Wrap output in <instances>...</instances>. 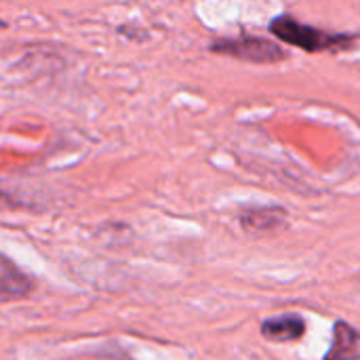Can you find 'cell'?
<instances>
[{"instance_id":"obj_2","label":"cell","mask_w":360,"mask_h":360,"mask_svg":"<svg viewBox=\"0 0 360 360\" xmlns=\"http://www.w3.org/2000/svg\"><path fill=\"white\" fill-rule=\"evenodd\" d=\"M213 53H221V55H232L236 59H245V61H253V63H274L285 59V51L266 40V38H255V36H243V38H234V40H219L215 44H211Z\"/></svg>"},{"instance_id":"obj_6","label":"cell","mask_w":360,"mask_h":360,"mask_svg":"<svg viewBox=\"0 0 360 360\" xmlns=\"http://www.w3.org/2000/svg\"><path fill=\"white\" fill-rule=\"evenodd\" d=\"M285 221V211L276 207H264V209H249L240 215V224L251 232H264L274 230Z\"/></svg>"},{"instance_id":"obj_1","label":"cell","mask_w":360,"mask_h":360,"mask_svg":"<svg viewBox=\"0 0 360 360\" xmlns=\"http://www.w3.org/2000/svg\"><path fill=\"white\" fill-rule=\"evenodd\" d=\"M270 32L293 44V46H300V49H306L310 53H319V51H325V49H335V46H346L350 44L354 38L352 36H342V34H329V32H321L316 27H310V25H304L300 21H295L293 17H278L270 23Z\"/></svg>"},{"instance_id":"obj_5","label":"cell","mask_w":360,"mask_h":360,"mask_svg":"<svg viewBox=\"0 0 360 360\" xmlns=\"http://www.w3.org/2000/svg\"><path fill=\"white\" fill-rule=\"evenodd\" d=\"M325 360H360V333L348 323H338Z\"/></svg>"},{"instance_id":"obj_4","label":"cell","mask_w":360,"mask_h":360,"mask_svg":"<svg viewBox=\"0 0 360 360\" xmlns=\"http://www.w3.org/2000/svg\"><path fill=\"white\" fill-rule=\"evenodd\" d=\"M262 333L270 342H293L306 333V323L300 314H283L264 321Z\"/></svg>"},{"instance_id":"obj_7","label":"cell","mask_w":360,"mask_h":360,"mask_svg":"<svg viewBox=\"0 0 360 360\" xmlns=\"http://www.w3.org/2000/svg\"><path fill=\"white\" fill-rule=\"evenodd\" d=\"M0 25H4V23H2V21H0Z\"/></svg>"},{"instance_id":"obj_3","label":"cell","mask_w":360,"mask_h":360,"mask_svg":"<svg viewBox=\"0 0 360 360\" xmlns=\"http://www.w3.org/2000/svg\"><path fill=\"white\" fill-rule=\"evenodd\" d=\"M32 278L4 253H0V302H15L32 295Z\"/></svg>"}]
</instances>
